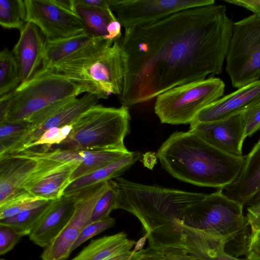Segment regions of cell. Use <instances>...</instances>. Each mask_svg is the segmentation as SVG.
<instances>
[{"label": "cell", "mask_w": 260, "mask_h": 260, "mask_svg": "<svg viewBox=\"0 0 260 260\" xmlns=\"http://www.w3.org/2000/svg\"><path fill=\"white\" fill-rule=\"evenodd\" d=\"M128 56L119 41L100 38L80 54L55 65L51 70L65 75L81 93L106 99L119 95L127 72Z\"/></svg>", "instance_id": "3957f363"}, {"label": "cell", "mask_w": 260, "mask_h": 260, "mask_svg": "<svg viewBox=\"0 0 260 260\" xmlns=\"http://www.w3.org/2000/svg\"><path fill=\"white\" fill-rule=\"evenodd\" d=\"M107 186L108 181L102 182L74 193L76 201L74 214L51 244L44 248L41 255L42 260H67L74 243L83 230L91 223L94 206Z\"/></svg>", "instance_id": "8fae6325"}, {"label": "cell", "mask_w": 260, "mask_h": 260, "mask_svg": "<svg viewBox=\"0 0 260 260\" xmlns=\"http://www.w3.org/2000/svg\"><path fill=\"white\" fill-rule=\"evenodd\" d=\"M224 2L237 5L260 16V0H224Z\"/></svg>", "instance_id": "ab89813d"}, {"label": "cell", "mask_w": 260, "mask_h": 260, "mask_svg": "<svg viewBox=\"0 0 260 260\" xmlns=\"http://www.w3.org/2000/svg\"><path fill=\"white\" fill-rule=\"evenodd\" d=\"M243 207L219 189L206 194L201 201L187 209L180 221L195 229L217 234L228 244L244 234L248 225L243 214Z\"/></svg>", "instance_id": "ba28073f"}, {"label": "cell", "mask_w": 260, "mask_h": 260, "mask_svg": "<svg viewBox=\"0 0 260 260\" xmlns=\"http://www.w3.org/2000/svg\"><path fill=\"white\" fill-rule=\"evenodd\" d=\"M48 201L36 197L24 190L0 204V219L38 207Z\"/></svg>", "instance_id": "4dcf8cb0"}, {"label": "cell", "mask_w": 260, "mask_h": 260, "mask_svg": "<svg viewBox=\"0 0 260 260\" xmlns=\"http://www.w3.org/2000/svg\"><path fill=\"white\" fill-rule=\"evenodd\" d=\"M226 72L240 88L260 78V16L253 14L234 23L226 56Z\"/></svg>", "instance_id": "30bf717a"}, {"label": "cell", "mask_w": 260, "mask_h": 260, "mask_svg": "<svg viewBox=\"0 0 260 260\" xmlns=\"http://www.w3.org/2000/svg\"><path fill=\"white\" fill-rule=\"evenodd\" d=\"M226 242L221 240L216 243L210 252L211 260H243L232 256L225 250Z\"/></svg>", "instance_id": "74e56055"}, {"label": "cell", "mask_w": 260, "mask_h": 260, "mask_svg": "<svg viewBox=\"0 0 260 260\" xmlns=\"http://www.w3.org/2000/svg\"><path fill=\"white\" fill-rule=\"evenodd\" d=\"M115 223V219L109 216L105 219L88 224L74 243L71 248V252L90 238L113 226Z\"/></svg>", "instance_id": "d6a6232c"}, {"label": "cell", "mask_w": 260, "mask_h": 260, "mask_svg": "<svg viewBox=\"0 0 260 260\" xmlns=\"http://www.w3.org/2000/svg\"><path fill=\"white\" fill-rule=\"evenodd\" d=\"M189 131L223 152L243 156L242 148L246 138L243 112L220 120L191 123Z\"/></svg>", "instance_id": "9a60e30c"}, {"label": "cell", "mask_w": 260, "mask_h": 260, "mask_svg": "<svg viewBox=\"0 0 260 260\" xmlns=\"http://www.w3.org/2000/svg\"><path fill=\"white\" fill-rule=\"evenodd\" d=\"M137 242L124 232L92 240L71 260H129Z\"/></svg>", "instance_id": "44dd1931"}, {"label": "cell", "mask_w": 260, "mask_h": 260, "mask_svg": "<svg viewBox=\"0 0 260 260\" xmlns=\"http://www.w3.org/2000/svg\"><path fill=\"white\" fill-rule=\"evenodd\" d=\"M114 180L118 188L116 209L135 216L146 233L180 220L186 210L206 194L138 183L119 177Z\"/></svg>", "instance_id": "277c9868"}, {"label": "cell", "mask_w": 260, "mask_h": 260, "mask_svg": "<svg viewBox=\"0 0 260 260\" xmlns=\"http://www.w3.org/2000/svg\"><path fill=\"white\" fill-rule=\"evenodd\" d=\"M157 156L174 178L202 187L223 189L238 176L245 157H237L212 146L189 130L176 132L162 144Z\"/></svg>", "instance_id": "7a4b0ae2"}, {"label": "cell", "mask_w": 260, "mask_h": 260, "mask_svg": "<svg viewBox=\"0 0 260 260\" xmlns=\"http://www.w3.org/2000/svg\"><path fill=\"white\" fill-rule=\"evenodd\" d=\"M37 161L12 155L0 156V204L22 191Z\"/></svg>", "instance_id": "7402d4cb"}, {"label": "cell", "mask_w": 260, "mask_h": 260, "mask_svg": "<svg viewBox=\"0 0 260 260\" xmlns=\"http://www.w3.org/2000/svg\"><path fill=\"white\" fill-rule=\"evenodd\" d=\"M118 188L115 180L108 181L107 189L97 201L91 217V223L105 219L116 209Z\"/></svg>", "instance_id": "1f68e13d"}, {"label": "cell", "mask_w": 260, "mask_h": 260, "mask_svg": "<svg viewBox=\"0 0 260 260\" xmlns=\"http://www.w3.org/2000/svg\"><path fill=\"white\" fill-rule=\"evenodd\" d=\"M222 190L226 196L243 206L260 202V139L245 157L237 177Z\"/></svg>", "instance_id": "d6986e66"}, {"label": "cell", "mask_w": 260, "mask_h": 260, "mask_svg": "<svg viewBox=\"0 0 260 260\" xmlns=\"http://www.w3.org/2000/svg\"><path fill=\"white\" fill-rule=\"evenodd\" d=\"M260 102V79L238 88L207 106L191 123L220 120L241 113Z\"/></svg>", "instance_id": "e0dca14e"}, {"label": "cell", "mask_w": 260, "mask_h": 260, "mask_svg": "<svg viewBox=\"0 0 260 260\" xmlns=\"http://www.w3.org/2000/svg\"><path fill=\"white\" fill-rule=\"evenodd\" d=\"M20 32L19 40L12 51L19 67L22 84L40 70L47 40L41 29L31 22H27Z\"/></svg>", "instance_id": "2e32d148"}, {"label": "cell", "mask_w": 260, "mask_h": 260, "mask_svg": "<svg viewBox=\"0 0 260 260\" xmlns=\"http://www.w3.org/2000/svg\"><path fill=\"white\" fill-rule=\"evenodd\" d=\"M131 151L118 150L83 151L82 161L71 177V182L107 166Z\"/></svg>", "instance_id": "484cf974"}, {"label": "cell", "mask_w": 260, "mask_h": 260, "mask_svg": "<svg viewBox=\"0 0 260 260\" xmlns=\"http://www.w3.org/2000/svg\"><path fill=\"white\" fill-rule=\"evenodd\" d=\"M27 22L24 1L0 0V25L3 28L20 30Z\"/></svg>", "instance_id": "f546056e"}, {"label": "cell", "mask_w": 260, "mask_h": 260, "mask_svg": "<svg viewBox=\"0 0 260 260\" xmlns=\"http://www.w3.org/2000/svg\"><path fill=\"white\" fill-rule=\"evenodd\" d=\"M21 84L18 62L12 51L0 52V97L15 90Z\"/></svg>", "instance_id": "83f0119b"}, {"label": "cell", "mask_w": 260, "mask_h": 260, "mask_svg": "<svg viewBox=\"0 0 260 260\" xmlns=\"http://www.w3.org/2000/svg\"><path fill=\"white\" fill-rule=\"evenodd\" d=\"M246 219L251 233L260 230V202L248 206Z\"/></svg>", "instance_id": "8d00e7d4"}, {"label": "cell", "mask_w": 260, "mask_h": 260, "mask_svg": "<svg viewBox=\"0 0 260 260\" xmlns=\"http://www.w3.org/2000/svg\"><path fill=\"white\" fill-rule=\"evenodd\" d=\"M28 128L26 122H0V156L14 153Z\"/></svg>", "instance_id": "f1b7e54d"}, {"label": "cell", "mask_w": 260, "mask_h": 260, "mask_svg": "<svg viewBox=\"0 0 260 260\" xmlns=\"http://www.w3.org/2000/svg\"><path fill=\"white\" fill-rule=\"evenodd\" d=\"M21 237V236L16 233L11 228L0 224L1 255L12 250Z\"/></svg>", "instance_id": "e575fe53"}, {"label": "cell", "mask_w": 260, "mask_h": 260, "mask_svg": "<svg viewBox=\"0 0 260 260\" xmlns=\"http://www.w3.org/2000/svg\"><path fill=\"white\" fill-rule=\"evenodd\" d=\"M64 11L77 16L76 11V0H51Z\"/></svg>", "instance_id": "60d3db41"}, {"label": "cell", "mask_w": 260, "mask_h": 260, "mask_svg": "<svg viewBox=\"0 0 260 260\" xmlns=\"http://www.w3.org/2000/svg\"><path fill=\"white\" fill-rule=\"evenodd\" d=\"M99 100L96 95L89 93H86L80 98H74L37 126L28 129L16 152L38 140L48 129L71 123L83 113L98 104Z\"/></svg>", "instance_id": "ffe728a7"}, {"label": "cell", "mask_w": 260, "mask_h": 260, "mask_svg": "<svg viewBox=\"0 0 260 260\" xmlns=\"http://www.w3.org/2000/svg\"><path fill=\"white\" fill-rule=\"evenodd\" d=\"M76 11L80 19L84 32L95 38L107 35V27L112 20H117L111 9L104 10L82 4L76 0Z\"/></svg>", "instance_id": "d4e9b609"}, {"label": "cell", "mask_w": 260, "mask_h": 260, "mask_svg": "<svg viewBox=\"0 0 260 260\" xmlns=\"http://www.w3.org/2000/svg\"><path fill=\"white\" fill-rule=\"evenodd\" d=\"M27 21L35 24L48 41H55L84 33L78 16L67 12L51 0H24Z\"/></svg>", "instance_id": "4fadbf2b"}, {"label": "cell", "mask_w": 260, "mask_h": 260, "mask_svg": "<svg viewBox=\"0 0 260 260\" xmlns=\"http://www.w3.org/2000/svg\"><path fill=\"white\" fill-rule=\"evenodd\" d=\"M81 93L80 87L62 74L40 70L30 80L0 97V122H26L47 106Z\"/></svg>", "instance_id": "8992f818"}, {"label": "cell", "mask_w": 260, "mask_h": 260, "mask_svg": "<svg viewBox=\"0 0 260 260\" xmlns=\"http://www.w3.org/2000/svg\"><path fill=\"white\" fill-rule=\"evenodd\" d=\"M245 137H250L260 130V102L243 112Z\"/></svg>", "instance_id": "836d02e7"}, {"label": "cell", "mask_w": 260, "mask_h": 260, "mask_svg": "<svg viewBox=\"0 0 260 260\" xmlns=\"http://www.w3.org/2000/svg\"><path fill=\"white\" fill-rule=\"evenodd\" d=\"M34 160L37 162L36 168L23 188L36 197L47 200H56L62 196L64 190L71 183L73 173L81 163Z\"/></svg>", "instance_id": "5bb4252c"}, {"label": "cell", "mask_w": 260, "mask_h": 260, "mask_svg": "<svg viewBox=\"0 0 260 260\" xmlns=\"http://www.w3.org/2000/svg\"><path fill=\"white\" fill-rule=\"evenodd\" d=\"M146 234L148 245L129 260H211L210 240L204 231L180 224Z\"/></svg>", "instance_id": "9c48e42d"}, {"label": "cell", "mask_w": 260, "mask_h": 260, "mask_svg": "<svg viewBox=\"0 0 260 260\" xmlns=\"http://www.w3.org/2000/svg\"><path fill=\"white\" fill-rule=\"evenodd\" d=\"M148 235L145 234V236L141 238L138 242H137L136 245L134 248V253L138 250L142 249L144 247L145 242L148 239Z\"/></svg>", "instance_id": "7bdbcfd3"}, {"label": "cell", "mask_w": 260, "mask_h": 260, "mask_svg": "<svg viewBox=\"0 0 260 260\" xmlns=\"http://www.w3.org/2000/svg\"><path fill=\"white\" fill-rule=\"evenodd\" d=\"M224 88V82L215 77L179 85L156 98L154 112L162 123L190 124L201 110L223 95Z\"/></svg>", "instance_id": "52a82bcc"}, {"label": "cell", "mask_w": 260, "mask_h": 260, "mask_svg": "<svg viewBox=\"0 0 260 260\" xmlns=\"http://www.w3.org/2000/svg\"><path fill=\"white\" fill-rule=\"evenodd\" d=\"M214 0H109L124 29L156 21L176 12L215 4Z\"/></svg>", "instance_id": "7c38bea8"}, {"label": "cell", "mask_w": 260, "mask_h": 260, "mask_svg": "<svg viewBox=\"0 0 260 260\" xmlns=\"http://www.w3.org/2000/svg\"><path fill=\"white\" fill-rule=\"evenodd\" d=\"M225 6L180 11L124 29L118 41L128 56L127 72L118 96L128 107L175 87L220 74L234 23Z\"/></svg>", "instance_id": "6da1fadb"}, {"label": "cell", "mask_w": 260, "mask_h": 260, "mask_svg": "<svg viewBox=\"0 0 260 260\" xmlns=\"http://www.w3.org/2000/svg\"><path fill=\"white\" fill-rule=\"evenodd\" d=\"M141 157L140 152L131 151L112 164L74 180L66 188L62 196L71 195L96 183L119 177Z\"/></svg>", "instance_id": "cb8c5ba5"}, {"label": "cell", "mask_w": 260, "mask_h": 260, "mask_svg": "<svg viewBox=\"0 0 260 260\" xmlns=\"http://www.w3.org/2000/svg\"><path fill=\"white\" fill-rule=\"evenodd\" d=\"M80 3L99 9H110L109 6V0H78Z\"/></svg>", "instance_id": "b9f144b4"}, {"label": "cell", "mask_w": 260, "mask_h": 260, "mask_svg": "<svg viewBox=\"0 0 260 260\" xmlns=\"http://www.w3.org/2000/svg\"><path fill=\"white\" fill-rule=\"evenodd\" d=\"M246 260H260V230L251 233L249 237Z\"/></svg>", "instance_id": "d590c367"}, {"label": "cell", "mask_w": 260, "mask_h": 260, "mask_svg": "<svg viewBox=\"0 0 260 260\" xmlns=\"http://www.w3.org/2000/svg\"><path fill=\"white\" fill-rule=\"evenodd\" d=\"M100 38L84 32L58 41H47L40 70H51L55 65L80 54Z\"/></svg>", "instance_id": "603a6c76"}, {"label": "cell", "mask_w": 260, "mask_h": 260, "mask_svg": "<svg viewBox=\"0 0 260 260\" xmlns=\"http://www.w3.org/2000/svg\"><path fill=\"white\" fill-rule=\"evenodd\" d=\"M52 201L49 200L38 207L29 209L12 216L0 219V224L11 228L22 237L29 236Z\"/></svg>", "instance_id": "4316f807"}, {"label": "cell", "mask_w": 260, "mask_h": 260, "mask_svg": "<svg viewBox=\"0 0 260 260\" xmlns=\"http://www.w3.org/2000/svg\"><path fill=\"white\" fill-rule=\"evenodd\" d=\"M76 201L75 193L53 200L29 235V239L44 248L49 246L72 218Z\"/></svg>", "instance_id": "ac0fdd59"}, {"label": "cell", "mask_w": 260, "mask_h": 260, "mask_svg": "<svg viewBox=\"0 0 260 260\" xmlns=\"http://www.w3.org/2000/svg\"><path fill=\"white\" fill-rule=\"evenodd\" d=\"M121 26L117 19L111 21L107 26V35L105 39L113 43L119 41L122 38Z\"/></svg>", "instance_id": "f35d334b"}, {"label": "cell", "mask_w": 260, "mask_h": 260, "mask_svg": "<svg viewBox=\"0 0 260 260\" xmlns=\"http://www.w3.org/2000/svg\"><path fill=\"white\" fill-rule=\"evenodd\" d=\"M129 107H92L71 123L73 129L69 137L55 149L76 151H128L124 140L130 131Z\"/></svg>", "instance_id": "5b68a950"}]
</instances>
